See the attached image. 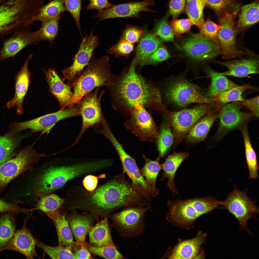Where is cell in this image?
<instances>
[{
  "mask_svg": "<svg viewBox=\"0 0 259 259\" xmlns=\"http://www.w3.org/2000/svg\"><path fill=\"white\" fill-rule=\"evenodd\" d=\"M206 71L209 77L211 78V83L206 94L210 98L239 85L225 76L212 69L208 68Z\"/></svg>",
  "mask_w": 259,
  "mask_h": 259,
  "instance_id": "cell-34",
  "label": "cell"
},
{
  "mask_svg": "<svg viewBox=\"0 0 259 259\" xmlns=\"http://www.w3.org/2000/svg\"><path fill=\"white\" fill-rule=\"evenodd\" d=\"M162 41L153 34L147 33L143 34L136 49L134 59L136 64L145 65L149 56L162 44Z\"/></svg>",
  "mask_w": 259,
  "mask_h": 259,
  "instance_id": "cell-29",
  "label": "cell"
},
{
  "mask_svg": "<svg viewBox=\"0 0 259 259\" xmlns=\"http://www.w3.org/2000/svg\"><path fill=\"white\" fill-rule=\"evenodd\" d=\"M5 0H0V4L4 2Z\"/></svg>",
  "mask_w": 259,
  "mask_h": 259,
  "instance_id": "cell-62",
  "label": "cell"
},
{
  "mask_svg": "<svg viewBox=\"0 0 259 259\" xmlns=\"http://www.w3.org/2000/svg\"><path fill=\"white\" fill-rule=\"evenodd\" d=\"M47 156L37 153L33 145H29L19 152L16 156L0 165V194L14 178L27 171L34 169V165L42 157Z\"/></svg>",
  "mask_w": 259,
  "mask_h": 259,
  "instance_id": "cell-9",
  "label": "cell"
},
{
  "mask_svg": "<svg viewBox=\"0 0 259 259\" xmlns=\"http://www.w3.org/2000/svg\"><path fill=\"white\" fill-rule=\"evenodd\" d=\"M205 256L203 251H201L198 254L195 259H204Z\"/></svg>",
  "mask_w": 259,
  "mask_h": 259,
  "instance_id": "cell-61",
  "label": "cell"
},
{
  "mask_svg": "<svg viewBox=\"0 0 259 259\" xmlns=\"http://www.w3.org/2000/svg\"><path fill=\"white\" fill-rule=\"evenodd\" d=\"M118 155L122 164L123 171L131 179L133 187L145 197L151 199L153 197L152 192L141 174L134 159L125 151L120 152Z\"/></svg>",
  "mask_w": 259,
  "mask_h": 259,
  "instance_id": "cell-23",
  "label": "cell"
},
{
  "mask_svg": "<svg viewBox=\"0 0 259 259\" xmlns=\"http://www.w3.org/2000/svg\"><path fill=\"white\" fill-rule=\"evenodd\" d=\"M123 172L107 182L89 191L77 186L69 190L65 198L72 208L104 215L118 208L139 206L142 197L127 180Z\"/></svg>",
  "mask_w": 259,
  "mask_h": 259,
  "instance_id": "cell-1",
  "label": "cell"
},
{
  "mask_svg": "<svg viewBox=\"0 0 259 259\" xmlns=\"http://www.w3.org/2000/svg\"><path fill=\"white\" fill-rule=\"evenodd\" d=\"M60 18L42 22L41 26L39 30L34 32L35 39L39 42L47 41L51 44L57 36L59 31Z\"/></svg>",
  "mask_w": 259,
  "mask_h": 259,
  "instance_id": "cell-42",
  "label": "cell"
},
{
  "mask_svg": "<svg viewBox=\"0 0 259 259\" xmlns=\"http://www.w3.org/2000/svg\"><path fill=\"white\" fill-rule=\"evenodd\" d=\"M174 140L171 127L165 120L161 125L156 141L159 156L160 158L166 154L174 142Z\"/></svg>",
  "mask_w": 259,
  "mask_h": 259,
  "instance_id": "cell-43",
  "label": "cell"
},
{
  "mask_svg": "<svg viewBox=\"0 0 259 259\" xmlns=\"http://www.w3.org/2000/svg\"><path fill=\"white\" fill-rule=\"evenodd\" d=\"M34 32L27 28L16 31L11 36L2 38L3 45L0 50V61L14 58L26 47L37 44L39 42L35 39Z\"/></svg>",
  "mask_w": 259,
  "mask_h": 259,
  "instance_id": "cell-20",
  "label": "cell"
},
{
  "mask_svg": "<svg viewBox=\"0 0 259 259\" xmlns=\"http://www.w3.org/2000/svg\"><path fill=\"white\" fill-rule=\"evenodd\" d=\"M81 246V248L74 253L75 259H91L90 252L86 247L85 244Z\"/></svg>",
  "mask_w": 259,
  "mask_h": 259,
  "instance_id": "cell-60",
  "label": "cell"
},
{
  "mask_svg": "<svg viewBox=\"0 0 259 259\" xmlns=\"http://www.w3.org/2000/svg\"><path fill=\"white\" fill-rule=\"evenodd\" d=\"M27 24L24 8L18 0H5L0 4V36L24 29Z\"/></svg>",
  "mask_w": 259,
  "mask_h": 259,
  "instance_id": "cell-16",
  "label": "cell"
},
{
  "mask_svg": "<svg viewBox=\"0 0 259 259\" xmlns=\"http://www.w3.org/2000/svg\"><path fill=\"white\" fill-rule=\"evenodd\" d=\"M65 11L69 12L73 18L82 35L80 24V16L82 9L81 0H63Z\"/></svg>",
  "mask_w": 259,
  "mask_h": 259,
  "instance_id": "cell-50",
  "label": "cell"
},
{
  "mask_svg": "<svg viewBox=\"0 0 259 259\" xmlns=\"http://www.w3.org/2000/svg\"><path fill=\"white\" fill-rule=\"evenodd\" d=\"M89 3L86 7L88 10L93 9L98 11L110 7L114 5L110 3L108 0H89Z\"/></svg>",
  "mask_w": 259,
  "mask_h": 259,
  "instance_id": "cell-59",
  "label": "cell"
},
{
  "mask_svg": "<svg viewBox=\"0 0 259 259\" xmlns=\"http://www.w3.org/2000/svg\"><path fill=\"white\" fill-rule=\"evenodd\" d=\"M220 106L215 103L200 104L191 108L176 111L166 109L163 117L171 129L176 147L184 139L192 127L200 119L211 113L217 112Z\"/></svg>",
  "mask_w": 259,
  "mask_h": 259,
  "instance_id": "cell-6",
  "label": "cell"
},
{
  "mask_svg": "<svg viewBox=\"0 0 259 259\" xmlns=\"http://www.w3.org/2000/svg\"><path fill=\"white\" fill-rule=\"evenodd\" d=\"M53 222L57 231L59 245L63 247L74 246L72 231L65 214L60 210L48 216Z\"/></svg>",
  "mask_w": 259,
  "mask_h": 259,
  "instance_id": "cell-30",
  "label": "cell"
},
{
  "mask_svg": "<svg viewBox=\"0 0 259 259\" xmlns=\"http://www.w3.org/2000/svg\"><path fill=\"white\" fill-rule=\"evenodd\" d=\"M16 134L12 135H0V165L11 159L19 143L26 136L25 135L15 136Z\"/></svg>",
  "mask_w": 259,
  "mask_h": 259,
  "instance_id": "cell-41",
  "label": "cell"
},
{
  "mask_svg": "<svg viewBox=\"0 0 259 259\" xmlns=\"http://www.w3.org/2000/svg\"><path fill=\"white\" fill-rule=\"evenodd\" d=\"M85 246L90 252L106 259H120L124 258L114 244L99 247L88 244Z\"/></svg>",
  "mask_w": 259,
  "mask_h": 259,
  "instance_id": "cell-47",
  "label": "cell"
},
{
  "mask_svg": "<svg viewBox=\"0 0 259 259\" xmlns=\"http://www.w3.org/2000/svg\"><path fill=\"white\" fill-rule=\"evenodd\" d=\"M236 13H226L220 19L221 28L218 33V38L221 47L223 58L225 59L240 56L243 52L238 49L236 45V35L234 18Z\"/></svg>",
  "mask_w": 259,
  "mask_h": 259,
  "instance_id": "cell-18",
  "label": "cell"
},
{
  "mask_svg": "<svg viewBox=\"0 0 259 259\" xmlns=\"http://www.w3.org/2000/svg\"><path fill=\"white\" fill-rule=\"evenodd\" d=\"M206 5L203 0H187L186 12L188 19L198 26L204 22L203 11Z\"/></svg>",
  "mask_w": 259,
  "mask_h": 259,
  "instance_id": "cell-44",
  "label": "cell"
},
{
  "mask_svg": "<svg viewBox=\"0 0 259 259\" xmlns=\"http://www.w3.org/2000/svg\"><path fill=\"white\" fill-rule=\"evenodd\" d=\"M68 222L77 244H85L86 236L91 226L92 219L88 216L77 214L72 215L69 218Z\"/></svg>",
  "mask_w": 259,
  "mask_h": 259,
  "instance_id": "cell-32",
  "label": "cell"
},
{
  "mask_svg": "<svg viewBox=\"0 0 259 259\" xmlns=\"http://www.w3.org/2000/svg\"><path fill=\"white\" fill-rule=\"evenodd\" d=\"M44 71L50 92L58 100L60 108H65L73 95L71 86L64 82L54 69L50 68Z\"/></svg>",
  "mask_w": 259,
  "mask_h": 259,
  "instance_id": "cell-26",
  "label": "cell"
},
{
  "mask_svg": "<svg viewBox=\"0 0 259 259\" xmlns=\"http://www.w3.org/2000/svg\"><path fill=\"white\" fill-rule=\"evenodd\" d=\"M14 214L6 213L0 217V253L4 250L16 232Z\"/></svg>",
  "mask_w": 259,
  "mask_h": 259,
  "instance_id": "cell-37",
  "label": "cell"
},
{
  "mask_svg": "<svg viewBox=\"0 0 259 259\" xmlns=\"http://www.w3.org/2000/svg\"><path fill=\"white\" fill-rule=\"evenodd\" d=\"M166 219L180 227L189 228L200 216L214 210L220 201L212 196L182 200H168Z\"/></svg>",
  "mask_w": 259,
  "mask_h": 259,
  "instance_id": "cell-5",
  "label": "cell"
},
{
  "mask_svg": "<svg viewBox=\"0 0 259 259\" xmlns=\"http://www.w3.org/2000/svg\"><path fill=\"white\" fill-rule=\"evenodd\" d=\"M143 157L145 161V164L142 169H139L140 171L149 187L153 197H155L158 194L156 183L158 175L161 169L159 161L160 157L159 156L156 159L153 160L147 158L144 155Z\"/></svg>",
  "mask_w": 259,
  "mask_h": 259,
  "instance_id": "cell-33",
  "label": "cell"
},
{
  "mask_svg": "<svg viewBox=\"0 0 259 259\" xmlns=\"http://www.w3.org/2000/svg\"><path fill=\"white\" fill-rule=\"evenodd\" d=\"M206 5L215 11L220 12L226 10L229 7L231 0H203Z\"/></svg>",
  "mask_w": 259,
  "mask_h": 259,
  "instance_id": "cell-56",
  "label": "cell"
},
{
  "mask_svg": "<svg viewBox=\"0 0 259 259\" xmlns=\"http://www.w3.org/2000/svg\"><path fill=\"white\" fill-rule=\"evenodd\" d=\"M177 47L184 57L194 64L211 59L222 53L218 44L200 33L183 38Z\"/></svg>",
  "mask_w": 259,
  "mask_h": 259,
  "instance_id": "cell-8",
  "label": "cell"
},
{
  "mask_svg": "<svg viewBox=\"0 0 259 259\" xmlns=\"http://www.w3.org/2000/svg\"><path fill=\"white\" fill-rule=\"evenodd\" d=\"M259 21V4L257 2L243 6L236 27V32L241 31Z\"/></svg>",
  "mask_w": 259,
  "mask_h": 259,
  "instance_id": "cell-39",
  "label": "cell"
},
{
  "mask_svg": "<svg viewBox=\"0 0 259 259\" xmlns=\"http://www.w3.org/2000/svg\"><path fill=\"white\" fill-rule=\"evenodd\" d=\"M99 170V165L94 160L47 166L33 179L31 183V194L38 197L51 194L68 181L98 172Z\"/></svg>",
  "mask_w": 259,
  "mask_h": 259,
  "instance_id": "cell-3",
  "label": "cell"
},
{
  "mask_svg": "<svg viewBox=\"0 0 259 259\" xmlns=\"http://www.w3.org/2000/svg\"><path fill=\"white\" fill-rule=\"evenodd\" d=\"M151 208L149 206L127 207L112 217L122 235L134 237L142 232L145 214Z\"/></svg>",
  "mask_w": 259,
  "mask_h": 259,
  "instance_id": "cell-15",
  "label": "cell"
},
{
  "mask_svg": "<svg viewBox=\"0 0 259 259\" xmlns=\"http://www.w3.org/2000/svg\"><path fill=\"white\" fill-rule=\"evenodd\" d=\"M228 69L225 71L219 72L225 76L239 78L259 73V60L257 58L241 59L226 61L215 62Z\"/></svg>",
  "mask_w": 259,
  "mask_h": 259,
  "instance_id": "cell-25",
  "label": "cell"
},
{
  "mask_svg": "<svg viewBox=\"0 0 259 259\" xmlns=\"http://www.w3.org/2000/svg\"><path fill=\"white\" fill-rule=\"evenodd\" d=\"M186 152L176 153L168 155L164 162L161 164V169L164 171L162 180L165 178L168 179L167 185L173 194L178 193L174 183L175 174L179 167L183 161L189 156Z\"/></svg>",
  "mask_w": 259,
  "mask_h": 259,
  "instance_id": "cell-27",
  "label": "cell"
},
{
  "mask_svg": "<svg viewBox=\"0 0 259 259\" xmlns=\"http://www.w3.org/2000/svg\"><path fill=\"white\" fill-rule=\"evenodd\" d=\"M79 76L71 85L73 88V95L66 107L79 103L83 96L98 87H106L113 82L117 77L110 70L108 55L93 58Z\"/></svg>",
  "mask_w": 259,
  "mask_h": 259,
  "instance_id": "cell-4",
  "label": "cell"
},
{
  "mask_svg": "<svg viewBox=\"0 0 259 259\" xmlns=\"http://www.w3.org/2000/svg\"><path fill=\"white\" fill-rule=\"evenodd\" d=\"M101 87L95 88L86 94L78 103L79 113L82 118V124L79 135L73 144L75 145L85 131L89 127L100 125L105 119L101 109L100 103L105 91L103 90L98 95Z\"/></svg>",
  "mask_w": 259,
  "mask_h": 259,
  "instance_id": "cell-14",
  "label": "cell"
},
{
  "mask_svg": "<svg viewBox=\"0 0 259 259\" xmlns=\"http://www.w3.org/2000/svg\"><path fill=\"white\" fill-rule=\"evenodd\" d=\"M154 5L153 0H145L141 2L114 5L106 9L98 11L94 17L99 18V21L116 18H138L142 12H154L149 6Z\"/></svg>",
  "mask_w": 259,
  "mask_h": 259,
  "instance_id": "cell-19",
  "label": "cell"
},
{
  "mask_svg": "<svg viewBox=\"0 0 259 259\" xmlns=\"http://www.w3.org/2000/svg\"><path fill=\"white\" fill-rule=\"evenodd\" d=\"M36 245L53 259H75L72 247L58 245L53 247L46 245L36 239Z\"/></svg>",
  "mask_w": 259,
  "mask_h": 259,
  "instance_id": "cell-45",
  "label": "cell"
},
{
  "mask_svg": "<svg viewBox=\"0 0 259 259\" xmlns=\"http://www.w3.org/2000/svg\"><path fill=\"white\" fill-rule=\"evenodd\" d=\"M106 177L105 175L102 174L99 176L88 175L85 177L82 181L84 188L87 190L92 191L97 188L98 183V179Z\"/></svg>",
  "mask_w": 259,
  "mask_h": 259,
  "instance_id": "cell-57",
  "label": "cell"
},
{
  "mask_svg": "<svg viewBox=\"0 0 259 259\" xmlns=\"http://www.w3.org/2000/svg\"><path fill=\"white\" fill-rule=\"evenodd\" d=\"M23 203L19 200H15L9 202L0 199V212L6 213L11 212L14 214L22 213L27 214L29 212V209L23 208L18 205Z\"/></svg>",
  "mask_w": 259,
  "mask_h": 259,
  "instance_id": "cell-52",
  "label": "cell"
},
{
  "mask_svg": "<svg viewBox=\"0 0 259 259\" xmlns=\"http://www.w3.org/2000/svg\"><path fill=\"white\" fill-rule=\"evenodd\" d=\"M137 64L134 59L127 72L106 87L110 92L113 107L129 111L135 105L140 104L161 113L166 109L161 93L157 87L147 82L135 71Z\"/></svg>",
  "mask_w": 259,
  "mask_h": 259,
  "instance_id": "cell-2",
  "label": "cell"
},
{
  "mask_svg": "<svg viewBox=\"0 0 259 259\" xmlns=\"http://www.w3.org/2000/svg\"><path fill=\"white\" fill-rule=\"evenodd\" d=\"M35 200L36 204L34 207L30 209V211L35 210L41 211L48 216L53 214L63 207L65 199L53 194L43 195L38 197Z\"/></svg>",
  "mask_w": 259,
  "mask_h": 259,
  "instance_id": "cell-35",
  "label": "cell"
},
{
  "mask_svg": "<svg viewBox=\"0 0 259 259\" xmlns=\"http://www.w3.org/2000/svg\"><path fill=\"white\" fill-rule=\"evenodd\" d=\"M217 112L209 113L200 119L192 127L184 139L188 143H197L207 138L213 124L218 118Z\"/></svg>",
  "mask_w": 259,
  "mask_h": 259,
  "instance_id": "cell-28",
  "label": "cell"
},
{
  "mask_svg": "<svg viewBox=\"0 0 259 259\" xmlns=\"http://www.w3.org/2000/svg\"><path fill=\"white\" fill-rule=\"evenodd\" d=\"M162 44L149 56L145 65L158 63L164 61L171 57L166 48Z\"/></svg>",
  "mask_w": 259,
  "mask_h": 259,
  "instance_id": "cell-54",
  "label": "cell"
},
{
  "mask_svg": "<svg viewBox=\"0 0 259 259\" xmlns=\"http://www.w3.org/2000/svg\"><path fill=\"white\" fill-rule=\"evenodd\" d=\"M133 44L125 40L120 39L106 51V53L114 55L115 58L127 56L134 50Z\"/></svg>",
  "mask_w": 259,
  "mask_h": 259,
  "instance_id": "cell-49",
  "label": "cell"
},
{
  "mask_svg": "<svg viewBox=\"0 0 259 259\" xmlns=\"http://www.w3.org/2000/svg\"><path fill=\"white\" fill-rule=\"evenodd\" d=\"M89 233L90 244L101 247L114 244L107 217L98 222L94 226H90Z\"/></svg>",
  "mask_w": 259,
  "mask_h": 259,
  "instance_id": "cell-31",
  "label": "cell"
},
{
  "mask_svg": "<svg viewBox=\"0 0 259 259\" xmlns=\"http://www.w3.org/2000/svg\"><path fill=\"white\" fill-rule=\"evenodd\" d=\"M252 115L242 111L234 104H225L218 113L219 121L215 139H220L231 131L247 124Z\"/></svg>",
  "mask_w": 259,
  "mask_h": 259,
  "instance_id": "cell-17",
  "label": "cell"
},
{
  "mask_svg": "<svg viewBox=\"0 0 259 259\" xmlns=\"http://www.w3.org/2000/svg\"><path fill=\"white\" fill-rule=\"evenodd\" d=\"M247 125L243 126L239 130L241 132L243 139L246 157L249 173V178L257 179L258 177L259 166L256 154L250 141Z\"/></svg>",
  "mask_w": 259,
  "mask_h": 259,
  "instance_id": "cell-36",
  "label": "cell"
},
{
  "mask_svg": "<svg viewBox=\"0 0 259 259\" xmlns=\"http://www.w3.org/2000/svg\"><path fill=\"white\" fill-rule=\"evenodd\" d=\"M93 29L89 35L86 34L82 40L77 53L73 59L72 64L61 71L64 81H68L67 84L71 85L75 81L93 57V53L99 42L98 37L93 34Z\"/></svg>",
  "mask_w": 259,
  "mask_h": 259,
  "instance_id": "cell-13",
  "label": "cell"
},
{
  "mask_svg": "<svg viewBox=\"0 0 259 259\" xmlns=\"http://www.w3.org/2000/svg\"><path fill=\"white\" fill-rule=\"evenodd\" d=\"M193 24L188 19H174L170 25L174 35H177L189 31Z\"/></svg>",
  "mask_w": 259,
  "mask_h": 259,
  "instance_id": "cell-51",
  "label": "cell"
},
{
  "mask_svg": "<svg viewBox=\"0 0 259 259\" xmlns=\"http://www.w3.org/2000/svg\"><path fill=\"white\" fill-rule=\"evenodd\" d=\"M186 0H171L169 4V12L174 19L176 18L183 11Z\"/></svg>",
  "mask_w": 259,
  "mask_h": 259,
  "instance_id": "cell-58",
  "label": "cell"
},
{
  "mask_svg": "<svg viewBox=\"0 0 259 259\" xmlns=\"http://www.w3.org/2000/svg\"><path fill=\"white\" fill-rule=\"evenodd\" d=\"M33 56L32 54H30L27 57L23 65L20 68L19 71L16 75L15 94L13 97L6 104L9 109L16 106L17 112L19 115L23 113V102L28 88L31 75L28 70V64Z\"/></svg>",
  "mask_w": 259,
  "mask_h": 259,
  "instance_id": "cell-22",
  "label": "cell"
},
{
  "mask_svg": "<svg viewBox=\"0 0 259 259\" xmlns=\"http://www.w3.org/2000/svg\"><path fill=\"white\" fill-rule=\"evenodd\" d=\"M206 236V233L199 231L195 237L180 241L170 252L168 258L195 259Z\"/></svg>",
  "mask_w": 259,
  "mask_h": 259,
  "instance_id": "cell-24",
  "label": "cell"
},
{
  "mask_svg": "<svg viewBox=\"0 0 259 259\" xmlns=\"http://www.w3.org/2000/svg\"><path fill=\"white\" fill-rule=\"evenodd\" d=\"M25 218L23 226L16 231L13 236L4 250H8L18 252L27 259L39 258L35 250L36 241L26 226Z\"/></svg>",
  "mask_w": 259,
  "mask_h": 259,
  "instance_id": "cell-21",
  "label": "cell"
},
{
  "mask_svg": "<svg viewBox=\"0 0 259 259\" xmlns=\"http://www.w3.org/2000/svg\"><path fill=\"white\" fill-rule=\"evenodd\" d=\"M61 109L52 113L26 121L15 122L10 125L8 131L11 135L29 129L32 132H40L41 134L48 133L58 122L68 118L80 115L78 104Z\"/></svg>",
  "mask_w": 259,
  "mask_h": 259,
  "instance_id": "cell-11",
  "label": "cell"
},
{
  "mask_svg": "<svg viewBox=\"0 0 259 259\" xmlns=\"http://www.w3.org/2000/svg\"><path fill=\"white\" fill-rule=\"evenodd\" d=\"M144 106L139 104L131 108L129 111L130 118L124 125L140 141L156 142L159 134L158 127Z\"/></svg>",
  "mask_w": 259,
  "mask_h": 259,
  "instance_id": "cell-12",
  "label": "cell"
},
{
  "mask_svg": "<svg viewBox=\"0 0 259 259\" xmlns=\"http://www.w3.org/2000/svg\"><path fill=\"white\" fill-rule=\"evenodd\" d=\"M187 73L171 77L167 80L164 90V96L167 101L181 107L193 103H213L200 87L186 79Z\"/></svg>",
  "mask_w": 259,
  "mask_h": 259,
  "instance_id": "cell-7",
  "label": "cell"
},
{
  "mask_svg": "<svg viewBox=\"0 0 259 259\" xmlns=\"http://www.w3.org/2000/svg\"><path fill=\"white\" fill-rule=\"evenodd\" d=\"M168 17L167 14L157 22L154 28L153 34L162 41H172L175 43L174 35L168 22Z\"/></svg>",
  "mask_w": 259,
  "mask_h": 259,
  "instance_id": "cell-46",
  "label": "cell"
},
{
  "mask_svg": "<svg viewBox=\"0 0 259 259\" xmlns=\"http://www.w3.org/2000/svg\"><path fill=\"white\" fill-rule=\"evenodd\" d=\"M254 88L248 84L238 85L210 98L212 102L220 105L230 102L242 101L244 99L242 97L243 94L247 90Z\"/></svg>",
  "mask_w": 259,
  "mask_h": 259,
  "instance_id": "cell-40",
  "label": "cell"
},
{
  "mask_svg": "<svg viewBox=\"0 0 259 259\" xmlns=\"http://www.w3.org/2000/svg\"><path fill=\"white\" fill-rule=\"evenodd\" d=\"M198 27L200 33L219 45L218 35L219 31L221 27L220 25L208 19Z\"/></svg>",
  "mask_w": 259,
  "mask_h": 259,
  "instance_id": "cell-48",
  "label": "cell"
},
{
  "mask_svg": "<svg viewBox=\"0 0 259 259\" xmlns=\"http://www.w3.org/2000/svg\"><path fill=\"white\" fill-rule=\"evenodd\" d=\"M240 103L249 110L252 114L257 118L259 117V96L247 99H244Z\"/></svg>",
  "mask_w": 259,
  "mask_h": 259,
  "instance_id": "cell-55",
  "label": "cell"
},
{
  "mask_svg": "<svg viewBox=\"0 0 259 259\" xmlns=\"http://www.w3.org/2000/svg\"><path fill=\"white\" fill-rule=\"evenodd\" d=\"M247 190L241 191L235 187L225 200L220 201V205L224 207L238 221L241 230H245L252 235L247 226L250 219H257L259 209L255 201L248 196Z\"/></svg>",
  "mask_w": 259,
  "mask_h": 259,
  "instance_id": "cell-10",
  "label": "cell"
},
{
  "mask_svg": "<svg viewBox=\"0 0 259 259\" xmlns=\"http://www.w3.org/2000/svg\"><path fill=\"white\" fill-rule=\"evenodd\" d=\"M142 33L143 31L140 28L129 25L123 31L121 39L133 44L139 41Z\"/></svg>",
  "mask_w": 259,
  "mask_h": 259,
  "instance_id": "cell-53",
  "label": "cell"
},
{
  "mask_svg": "<svg viewBox=\"0 0 259 259\" xmlns=\"http://www.w3.org/2000/svg\"><path fill=\"white\" fill-rule=\"evenodd\" d=\"M65 11L63 0H50L40 8L35 17L34 21L42 22L60 18Z\"/></svg>",
  "mask_w": 259,
  "mask_h": 259,
  "instance_id": "cell-38",
  "label": "cell"
}]
</instances>
